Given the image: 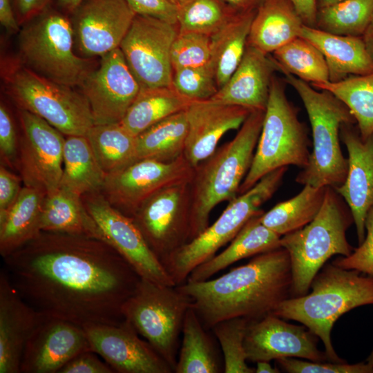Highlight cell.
I'll list each match as a JSON object with an SVG mask.
<instances>
[{"instance_id": "cell-1", "label": "cell", "mask_w": 373, "mask_h": 373, "mask_svg": "<svg viewBox=\"0 0 373 373\" xmlns=\"http://www.w3.org/2000/svg\"><path fill=\"white\" fill-rule=\"evenodd\" d=\"M12 285L45 315L81 326L118 324L140 277L102 239L41 231L3 258Z\"/></svg>"}, {"instance_id": "cell-2", "label": "cell", "mask_w": 373, "mask_h": 373, "mask_svg": "<svg viewBox=\"0 0 373 373\" xmlns=\"http://www.w3.org/2000/svg\"><path fill=\"white\" fill-rule=\"evenodd\" d=\"M292 274L287 250L280 247L255 256L247 264L214 279L176 286L191 300L204 326L241 317L249 321L273 314L291 297Z\"/></svg>"}, {"instance_id": "cell-3", "label": "cell", "mask_w": 373, "mask_h": 373, "mask_svg": "<svg viewBox=\"0 0 373 373\" xmlns=\"http://www.w3.org/2000/svg\"><path fill=\"white\" fill-rule=\"evenodd\" d=\"M265 111L250 113L237 134L194 167L190 186L189 241L209 225L211 211L238 195L260 135Z\"/></svg>"}, {"instance_id": "cell-4", "label": "cell", "mask_w": 373, "mask_h": 373, "mask_svg": "<svg viewBox=\"0 0 373 373\" xmlns=\"http://www.w3.org/2000/svg\"><path fill=\"white\" fill-rule=\"evenodd\" d=\"M365 275L333 263L324 265L313 278L310 292L285 299L273 314L302 323L322 341L332 362H345L334 349L331 332L345 313L373 305V276Z\"/></svg>"}, {"instance_id": "cell-5", "label": "cell", "mask_w": 373, "mask_h": 373, "mask_svg": "<svg viewBox=\"0 0 373 373\" xmlns=\"http://www.w3.org/2000/svg\"><path fill=\"white\" fill-rule=\"evenodd\" d=\"M281 73L302 100L312 128V151L296 182L316 187L340 186L348 170L340 144V131L344 124H356V120L347 106L331 92L315 89L289 73Z\"/></svg>"}, {"instance_id": "cell-6", "label": "cell", "mask_w": 373, "mask_h": 373, "mask_svg": "<svg viewBox=\"0 0 373 373\" xmlns=\"http://www.w3.org/2000/svg\"><path fill=\"white\" fill-rule=\"evenodd\" d=\"M353 222L347 204L334 188L327 186L315 218L281 236L280 246L288 252L291 262V297L307 294L313 278L331 257L347 256L352 252L346 231Z\"/></svg>"}, {"instance_id": "cell-7", "label": "cell", "mask_w": 373, "mask_h": 373, "mask_svg": "<svg viewBox=\"0 0 373 373\" xmlns=\"http://www.w3.org/2000/svg\"><path fill=\"white\" fill-rule=\"evenodd\" d=\"M17 46L23 65L61 84L79 87L93 70L92 59L75 52L70 17L52 6L20 27Z\"/></svg>"}, {"instance_id": "cell-8", "label": "cell", "mask_w": 373, "mask_h": 373, "mask_svg": "<svg viewBox=\"0 0 373 373\" xmlns=\"http://www.w3.org/2000/svg\"><path fill=\"white\" fill-rule=\"evenodd\" d=\"M1 76L19 109L38 115L63 134L86 135L94 125L86 98L75 88L35 73L18 58L3 60Z\"/></svg>"}, {"instance_id": "cell-9", "label": "cell", "mask_w": 373, "mask_h": 373, "mask_svg": "<svg viewBox=\"0 0 373 373\" xmlns=\"http://www.w3.org/2000/svg\"><path fill=\"white\" fill-rule=\"evenodd\" d=\"M285 82L275 75L272 79L253 161L238 195L274 170L290 165L303 169L308 163L311 152L307 129L287 96Z\"/></svg>"}, {"instance_id": "cell-10", "label": "cell", "mask_w": 373, "mask_h": 373, "mask_svg": "<svg viewBox=\"0 0 373 373\" xmlns=\"http://www.w3.org/2000/svg\"><path fill=\"white\" fill-rule=\"evenodd\" d=\"M287 171V166L274 170L246 192L239 194L229 202L213 224L162 262L176 286L184 283L195 268L210 260L231 242L249 219L264 212L262 205L280 187Z\"/></svg>"}, {"instance_id": "cell-11", "label": "cell", "mask_w": 373, "mask_h": 373, "mask_svg": "<svg viewBox=\"0 0 373 373\" xmlns=\"http://www.w3.org/2000/svg\"><path fill=\"white\" fill-rule=\"evenodd\" d=\"M191 298L176 286L140 278L122 309L123 317L175 370L182 333Z\"/></svg>"}, {"instance_id": "cell-12", "label": "cell", "mask_w": 373, "mask_h": 373, "mask_svg": "<svg viewBox=\"0 0 373 373\" xmlns=\"http://www.w3.org/2000/svg\"><path fill=\"white\" fill-rule=\"evenodd\" d=\"M190 182L165 187L148 198L132 218L162 262L189 240Z\"/></svg>"}, {"instance_id": "cell-13", "label": "cell", "mask_w": 373, "mask_h": 373, "mask_svg": "<svg viewBox=\"0 0 373 373\" xmlns=\"http://www.w3.org/2000/svg\"><path fill=\"white\" fill-rule=\"evenodd\" d=\"M178 25L136 15L121 49L141 87L172 86L171 50Z\"/></svg>"}, {"instance_id": "cell-14", "label": "cell", "mask_w": 373, "mask_h": 373, "mask_svg": "<svg viewBox=\"0 0 373 373\" xmlns=\"http://www.w3.org/2000/svg\"><path fill=\"white\" fill-rule=\"evenodd\" d=\"M99 192L86 194L84 204L105 241L130 264L140 278L160 285L176 286L133 218L113 207Z\"/></svg>"}, {"instance_id": "cell-15", "label": "cell", "mask_w": 373, "mask_h": 373, "mask_svg": "<svg viewBox=\"0 0 373 373\" xmlns=\"http://www.w3.org/2000/svg\"><path fill=\"white\" fill-rule=\"evenodd\" d=\"M22 136L19 143L18 163L25 186L46 195L59 188L63 173V133L46 120L19 109Z\"/></svg>"}, {"instance_id": "cell-16", "label": "cell", "mask_w": 373, "mask_h": 373, "mask_svg": "<svg viewBox=\"0 0 373 373\" xmlns=\"http://www.w3.org/2000/svg\"><path fill=\"white\" fill-rule=\"evenodd\" d=\"M193 171L184 155L169 162L138 159L106 175L102 191L113 207L132 217L139 207L158 191L190 182Z\"/></svg>"}, {"instance_id": "cell-17", "label": "cell", "mask_w": 373, "mask_h": 373, "mask_svg": "<svg viewBox=\"0 0 373 373\" xmlns=\"http://www.w3.org/2000/svg\"><path fill=\"white\" fill-rule=\"evenodd\" d=\"M86 98L94 124L119 123L137 96L141 85L119 48L101 57L79 86Z\"/></svg>"}, {"instance_id": "cell-18", "label": "cell", "mask_w": 373, "mask_h": 373, "mask_svg": "<svg viewBox=\"0 0 373 373\" xmlns=\"http://www.w3.org/2000/svg\"><path fill=\"white\" fill-rule=\"evenodd\" d=\"M135 15L126 0H84L70 15L75 52L93 59L119 48Z\"/></svg>"}, {"instance_id": "cell-19", "label": "cell", "mask_w": 373, "mask_h": 373, "mask_svg": "<svg viewBox=\"0 0 373 373\" xmlns=\"http://www.w3.org/2000/svg\"><path fill=\"white\" fill-rule=\"evenodd\" d=\"M92 351L100 356L115 372L171 373V365L132 325L124 319L118 324L83 326Z\"/></svg>"}, {"instance_id": "cell-20", "label": "cell", "mask_w": 373, "mask_h": 373, "mask_svg": "<svg viewBox=\"0 0 373 373\" xmlns=\"http://www.w3.org/2000/svg\"><path fill=\"white\" fill-rule=\"evenodd\" d=\"M318 337L305 325L289 323L274 314L249 321L244 341L247 361H270L284 357L331 361L317 347Z\"/></svg>"}, {"instance_id": "cell-21", "label": "cell", "mask_w": 373, "mask_h": 373, "mask_svg": "<svg viewBox=\"0 0 373 373\" xmlns=\"http://www.w3.org/2000/svg\"><path fill=\"white\" fill-rule=\"evenodd\" d=\"M89 350L82 326L47 316L26 345L20 373H59L75 356Z\"/></svg>"}, {"instance_id": "cell-22", "label": "cell", "mask_w": 373, "mask_h": 373, "mask_svg": "<svg viewBox=\"0 0 373 373\" xmlns=\"http://www.w3.org/2000/svg\"><path fill=\"white\" fill-rule=\"evenodd\" d=\"M356 124H344L340 138L348 153L345 181L335 188L347 204L356 226L358 245L365 237V219L373 208V135L362 139Z\"/></svg>"}, {"instance_id": "cell-23", "label": "cell", "mask_w": 373, "mask_h": 373, "mask_svg": "<svg viewBox=\"0 0 373 373\" xmlns=\"http://www.w3.org/2000/svg\"><path fill=\"white\" fill-rule=\"evenodd\" d=\"M185 111L188 133L183 155L194 168L215 151L227 132L239 129L253 111L207 99L192 101Z\"/></svg>"}, {"instance_id": "cell-24", "label": "cell", "mask_w": 373, "mask_h": 373, "mask_svg": "<svg viewBox=\"0 0 373 373\" xmlns=\"http://www.w3.org/2000/svg\"><path fill=\"white\" fill-rule=\"evenodd\" d=\"M47 316L29 305L0 272V373H20L26 345Z\"/></svg>"}, {"instance_id": "cell-25", "label": "cell", "mask_w": 373, "mask_h": 373, "mask_svg": "<svg viewBox=\"0 0 373 373\" xmlns=\"http://www.w3.org/2000/svg\"><path fill=\"white\" fill-rule=\"evenodd\" d=\"M278 66L270 55L247 44L238 66L209 99L226 104L265 111L274 73Z\"/></svg>"}, {"instance_id": "cell-26", "label": "cell", "mask_w": 373, "mask_h": 373, "mask_svg": "<svg viewBox=\"0 0 373 373\" xmlns=\"http://www.w3.org/2000/svg\"><path fill=\"white\" fill-rule=\"evenodd\" d=\"M299 37L313 44L323 54L330 82L373 72V59L362 37L343 36L303 25Z\"/></svg>"}, {"instance_id": "cell-27", "label": "cell", "mask_w": 373, "mask_h": 373, "mask_svg": "<svg viewBox=\"0 0 373 373\" xmlns=\"http://www.w3.org/2000/svg\"><path fill=\"white\" fill-rule=\"evenodd\" d=\"M303 25L289 0H264L256 9L247 44L270 55L299 37Z\"/></svg>"}, {"instance_id": "cell-28", "label": "cell", "mask_w": 373, "mask_h": 373, "mask_svg": "<svg viewBox=\"0 0 373 373\" xmlns=\"http://www.w3.org/2000/svg\"><path fill=\"white\" fill-rule=\"evenodd\" d=\"M262 213L249 219L225 249L195 268L186 281L209 280L242 259L281 247V236L260 222Z\"/></svg>"}, {"instance_id": "cell-29", "label": "cell", "mask_w": 373, "mask_h": 373, "mask_svg": "<svg viewBox=\"0 0 373 373\" xmlns=\"http://www.w3.org/2000/svg\"><path fill=\"white\" fill-rule=\"evenodd\" d=\"M40 229L41 231L83 235L105 240L82 196L61 188L45 196Z\"/></svg>"}, {"instance_id": "cell-30", "label": "cell", "mask_w": 373, "mask_h": 373, "mask_svg": "<svg viewBox=\"0 0 373 373\" xmlns=\"http://www.w3.org/2000/svg\"><path fill=\"white\" fill-rule=\"evenodd\" d=\"M45 196L39 190L24 186L15 203L0 219V254L3 258L40 233Z\"/></svg>"}, {"instance_id": "cell-31", "label": "cell", "mask_w": 373, "mask_h": 373, "mask_svg": "<svg viewBox=\"0 0 373 373\" xmlns=\"http://www.w3.org/2000/svg\"><path fill=\"white\" fill-rule=\"evenodd\" d=\"M106 177L86 136H67L59 188L82 196L102 190Z\"/></svg>"}, {"instance_id": "cell-32", "label": "cell", "mask_w": 373, "mask_h": 373, "mask_svg": "<svg viewBox=\"0 0 373 373\" xmlns=\"http://www.w3.org/2000/svg\"><path fill=\"white\" fill-rule=\"evenodd\" d=\"M191 102L179 93L173 86L141 87L119 123L137 137L166 117L186 110Z\"/></svg>"}, {"instance_id": "cell-33", "label": "cell", "mask_w": 373, "mask_h": 373, "mask_svg": "<svg viewBox=\"0 0 373 373\" xmlns=\"http://www.w3.org/2000/svg\"><path fill=\"white\" fill-rule=\"evenodd\" d=\"M256 11L238 12L211 36L210 65L219 88L228 81L243 57Z\"/></svg>"}, {"instance_id": "cell-34", "label": "cell", "mask_w": 373, "mask_h": 373, "mask_svg": "<svg viewBox=\"0 0 373 373\" xmlns=\"http://www.w3.org/2000/svg\"><path fill=\"white\" fill-rule=\"evenodd\" d=\"M207 330L191 306L184 319L182 340L174 372L219 373L224 370V365Z\"/></svg>"}, {"instance_id": "cell-35", "label": "cell", "mask_w": 373, "mask_h": 373, "mask_svg": "<svg viewBox=\"0 0 373 373\" xmlns=\"http://www.w3.org/2000/svg\"><path fill=\"white\" fill-rule=\"evenodd\" d=\"M187 133L185 110L166 117L136 137L137 160L164 162L177 160L184 154Z\"/></svg>"}, {"instance_id": "cell-36", "label": "cell", "mask_w": 373, "mask_h": 373, "mask_svg": "<svg viewBox=\"0 0 373 373\" xmlns=\"http://www.w3.org/2000/svg\"><path fill=\"white\" fill-rule=\"evenodd\" d=\"M85 136L106 175L137 160L136 137L120 123L94 124Z\"/></svg>"}, {"instance_id": "cell-37", "label": "cell", "mask_w": 373, "mask_h": 373, "mask_svg": "<svg viewBox=\"0 0 373 373\" xmlns=\"http://www.w3.org/2000/svg\"><path fill=\"white\" fill-rule=\"evenodd\" d=\"M327 187L304 185L296 196L279 202L260 216V222L280 236L311 222L319 212Z\"/></svg>"}, {"instance_id": "cell-38", "label": "cell", "mask_w": 373, "mask_h": 373, "mask_svg": "<svg viewBox=\"0 0 373 373\" xmlns=\"http://www.w3.org/2000/svg\"><path fill=\"white\" fill-rule=\"evenodd\" d=\"M312 86L331 92L347 106L362 139L373 135V72Z\"/></svg>"}, {"instance_id": "cell-39", "label": "cell", "mask_w": 373, "mask_h": 373, "mask_svg": "<svg viewBox=\"0 0 373 373\" xmlns=\"http://www.w3.org/2000/svg\"><path fill=\"white\" fill-rule=\"evenodd\" d=\"M271 56L280 73H289L311 85L329 82V70L321 52L310 41L298 37Z\"/></svg>"}, {"instance_id": "cell-40", "label": "cell", "mask_w": 373, "mask_h": 373, "mask_svg": "<svg viewBox=\"0 0 373 373\" xmlns=\"http://www.w3.org/2000/svg\"><path fill=\"white\" fill-rule=\"evenodd\" d=\"M373 19V0H343L318 9L315 28L329 33L363 37Z\"/></svg>"}, {"instance_id": "cell-41", "label": "cell", "mask_w": 373, "mask_h": 373, "mask_svg": "<svg viewBox=\"0 0 373 373\" xmlns=\"http://www.w3.org/2000/svg\"><path fill=\"white\" fill-rule=\"evenodd\" d=\"M238 12L224 0H189L178 7V30L211 36Z\"/></svg>"}, {"instance_id": "cell-42", "label": "cell", "mask_w": 373, "mask_h": 373, "mask_svg": "<svg viewBox=\"0 0 373 373\" xmlns=\"http://www.w3.org/2000/svg\"><path fill=\"white\" fill-rule=\"evenodd\" d=\"M249 323L244 318H231L216 323L211 329L221 347L225 373H255V368L247 364L244 346Z\"/></svg>"}, {"instance_id": "cell-43", "label": "cell", "mask_w": 373, "mask_h": 373, "mask_svg": "<svg viewBox=\"0 0 373 373\" xmlns=\"http://www.w3.org/2000/svg\"><path fill=\"white\" fill-rule=\"evenodd\" d=\"M211 36L178 30L171 50L173 70L209 65L211 60Z\"/></svg>"}, {"instance_id": "cell-44", "label": "cell", "mask_w": 373, "mask_h": 373, "mask_svg": "<svg viewBox=\"0 0 373 373\" xmlns=\"http://www.w3.org/2000/svg\"><path fill=\"white\" fill-rule=\"evenodd\" d=\"M172 86L179 93L192 101L209 99L219 89L210 64L174 70Z\"/></svg>"}, {"instance_id": "cell-45", "label": "cell", "mask_w": 373, "mask_h": 373, "mask_svg": "<svg viewBox=\"0 0 373 373\" xmlns=\"http://www.w3.org/2000/svg\"><path fill=\"white\" fill-rule=\"evenodd\" d=\"M280 370L288 373H373V367L366 363L348 364L345 362L312 361L284 357L276 360Z\"/></svg>"}, {"instance_id": "cell-46", "label": "cell", "mask_w": 373, "mask_h": 373, "mask_svg": "<svg viewBox=\"0 0 373 373\" xmlns=\"http://www.w3.org/2000/svg\"><path fill=\"white\" fill-rule=\"evenodd\" d=\"M364 240L347 256L336 258L332 263L345 269H354L373 276V208L365 219Z\"/></svg>"}, {"instance_id": "cell-47", "label": "cell", "mask_w": 373, "mask_h": 373, "mask_svg": "<svg viewBox=\"0 0 373 373\" xmlns=\"http://www.w3.org/2000/svg\"><path fill=\"white\" fill-rule=\"evenodd\" d=\"M0 153L1 159L8 164L17 160L19 143L12 115L6 106L0 104Z\"/></svg>"}, {"instance_id": "cell-48", "label": "cell", "mask_w": 373, "mask_h": 373, "mask_svg": "<svg viewBox=\"0 0 373 373\" xmlns=\"http://www.w3.org/2000/svg\"><path fill=\"white\" fill-rule=\"evenodd\" d=\"M135 15L177 25L178 8L169 0H126Z\"/></svg>"}, {"instance_id": "cell-49", "label": "cell", "mask_w": 373, "mask_h": 373, "mask_svg": "<svg viewBox=\"0 0 373 373\" xmlns=\"http://www.w3.org/2000/svg\"><path fill=\"white\" fill-rule=\"evenodd\" d=\"M93 351L83 352L68 361L59 373H113L114 370Z\"/></svg>"}, {"instance_id": "cell-50", "label": "cell", "mask_w": 373, "mask_h": 373, "mask_svg": "<svg viewBox=\"0 0 373 373\" xmlns=\"http://www.w3.org/2000/svg\"><path fill=\"white\" fill-rule=\"evenodd\" d=\"M21 179L2 164L0 167V219L17 199L22 188Z\"/></svg>"}, {"instance_id": "cell-51", "label": "cell", "mask_w": 373, "mask_h": 373, "mask_svg": "<svg viewBox=\"0 0 373 373\" xmlns=\"http://www.w3.org/2000/svg\"><path fill=\"white\" fill-rule=\"evenodd\" d=\"M19 26L22 25L52 6L55 0H11Z\"/></svg>"}, {"instance_id": "cell-52", "label": "cell", "mask_w": 373, "mask_h": 373, "mask_svg": "<svg viewBox=\"0 0 373 373\" xmlns=\"http://www.w3.org/2000/svg\"><path fill=\"white\" fill-rule=\"evenodd\" d=\"M303 23L315 27L318 6L316 0H289Z\"/></svg>"}, {"instance_id": "cell-53", "label": "cell", "mask_w": 373, "mask_h": 373, "mask_svg": "<svg viewBox=\"0 0 373 373\" xmlns=\"http://www.w3.org/2000/svg\"><path fill=\"white\" fill-rule=\"evenodd\" d=\"M0 23L10 34L18 33L20 26L16 19L11 0H0Z\"/></svg>"}, {"instance_id": "cell-54", "label": "cell", "mask_w": 373, "mask_h": 373, "mask_svg": "<svg viewBox=\"0 0 373 373\" xmlns=\"http://www.w3.org/2000/svg\"><path fill=\"white\" fill-rule=\"evenodd\" d=\"M238 12L255 10L264 0H224Z\"/></svg>"}, {"instance_id": "cell-55", "label": "cell", "mask_w": 373, "mask_h": 373, "mask_svg": "<svg viewBox=\"0 0 373 373\" xmlns=\"http://www.w3.org/2000/svg\"><path fill=\"white\" fill-rule=\"evenodd\" d=\"M84 0H56L58 9L67 15H70Z\"/></svg>"}, {"instance_id": "cell-56", "label": "cell", "mask_w": 373, "mask_h": 373, "mask_svg": "<svg viewBox=\"0 0 373 373\" xmlns=\"http://www.w3.org/2000/svg\"><path fill=\"white\" fill-rule=\"evenodd\" d=\"M362 37L367 50L373 59V19Z\"/></svg>"}, {"instance_id": "cell-57", "label": "cell", "mask_w": 373, "mask_h": 373, "mask_svg": "<svg viewBox=\"0 0 373 373\" xmlns=\"http://www.w3.org/2000/svg\"><path fill=\"white\" fill-rule=\"evenodd\" d=\"M256 373H278L280 372L278 367H273L269 361H260L256 362Z\"/></svg>"}, {"instance_id": "cell-58", "label": "cell", "mask_w": 373, "mask_h": 373, "mask_svg": "<svg viewBox=\"0 0 373 373\" xmlns=\"http://www.w3.org/2000/svg\"><path fill=\"white\" fill-rule=\"evenodd\" d=\"M343 0H316L318 9L322 8Z\"/></svg>"}, {"instance_id": "cell-59", "label": "cell", "mask_w": 373, "mask_h": 373, "mask_svg": "<svg viewBox=\"0 0 373 373\" xmlns=\"http://www.w3.org/2000/svg\"><path fill=\"white\" fill-rule=\"evenodd\" d=\"M170 2L175 5L178 8L184 4L189 0H169Z\"/></svg>"}, {"instance_id": "cell-60", "label": "cell", "mask_w": 373, "mask_h": 373, "mask_svg": "<svg viewBox=\"0 0 373 373\" xmlns=\"http://www.w3.org/2000/svg\"><path fill=\"white\" fill-rule=\"evenodd\" d=\"M366 362L373 367V350L367 358Z\"/></svg>"}]
</instances>
